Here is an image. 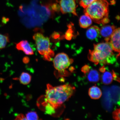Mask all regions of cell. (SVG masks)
Masks as SVG:
<instances>
[{
  "label": "cell",
  "instance_id": "1",
  "mask_svg": "<svg viewBox=\"0 0 120 120\" xmlns=\"http://www.w3.org/2000/svg\"><path fill=\"white\" fill-rule=\"evenodd\" d=\"M75 88L69 84L55 87L47 85L45 104H49L56 109L72 96Z\"/></svg>",
  "mask_w": 120,
  "mask_h": 120
},
{
  "label": "cell",
  "instance_id": "8",
  "mask_svg": "<svg viewBox=\"0 0 120 120\" xmlns=\"http://www.w3.org/2000/svg\"><path fill=\"white\" fill-rule=\"evenodd\" d=\"M100 71L102 73V82L104 84L109 85L112 83L113 79H114L116 74L114 71H110L107 70L104 66L100 68Z\"/></svg>",
  "mask_w": 120,
  "mask_h": 120
},
{
  "label": "cell",
  "instance_id": "9",
  "mask_svg": "<svg viewBox=\"0 0 120 120\" xmlns=\"http://www.w3.org/2000/svg\"><path fill=\"white\" fill-rule=\"evenodd\" d=\"M116 29L114 25H106L100 29V33L105 38L106 41H109L112 33Z\"/></svg>",
  "mask_w": 120,
  "mask_h": 120
},
{
  "label": "cell",
  "instance_id": "11",
  "mask_svg": "<svg viewBox=\"0 0 120 120\" xmlns=\"http://www.w3.org/2000/svg\"><path fill=\"white\" fill-rule=\"evenodd\" d=\"M100 34V28L96 26L90 27L87 30L86 32L87 37L91 40H94L97 38Z\"/></svg>",
  "mask_w": 120,
  "mask_h": 120
},
{
  "label": "cell",
  "instance_id": "23",
  "mask_svg": "<svg viewBox=\"0 0 120 120\" xmlns=\"http://www.w3.org/2000/svg\"><path fill=\"white\" fill-rule=\"evenodd\" d=\"M27 58L26 57H25L23 59V62L25 63H26L27 62H28V60H27Z\"/></svg>",
  "mask_w": 120,
  "mask_h": 120
},
{
  "label": "cell",
  "instance_id": "4",
  "mask_svg": "<svg viewBox=\"0 0 120 120\" xmlns=\"http://www.w3.org/2000/svg\"><path fill=\"white\" fill-rule=\"evenodd\" d=\"M33 38L39 53L43 55L46 60H50L54 53L50 48V41L48 38L45 37L41 34L38 33L34 34Z\"/></svg>",
  "mask_w": 120,
  "mask_h": 120
},
{
  "label": "cell",
  "instance_id": "22",
  "mask_svg": "<svg viewBox=\"0 0 120 120\" xmlns=\"http://www.w3.org/2000/svg\"><path fill=\"white\" fill-rule=\"evenodd\" d=\"M15 120H27L26 116L23 114H20L16 116Z\"/></svg>",
  "mask_w": 120,
  "mask_h": 120
},
{
  "label": "cell",
  "instance_id": "5",
  "mask_svg": "<svg viewBox=\"0 0 120 120\" xmlns=\"http://www.w3.org/2000/svg\"><path fill=\"white\" fill-rule=\"evenodd\" d=\"M73 62V60L70 59L67 54L61 52L57 54L53 59V65L57 70L64 71L68 68Z\"/></svg>",
  "mask_w": 120,
  "mask_h": 120
},
{
  "label": "cell",
  "instance_id": "16",
  "mask_svg": "<svg viewBox=\"0 0 120 120\" xmlns=\"http://www.w3.org/2000/svg\"><path fill=\"white\" fill-rule=\"evenodd\" d=\"M10 40L8 34H0V49L4 48L7 43L9 42Z\"/></svg>",
  "mask_w": 120,
  "mask_h": 120
},
{
  "label": "cell",
  "instance_id": "17",
  "mask_svg": "<svg viewBox=\"0 0 120 120\" xmlns=\"http://www.w3.org/2000/svg\"><path fill=\"white\" fill-rule=\"evenodd\" d=\"M26 117L27 120H38L39 117L37 113L35 112H28L26 114Z\"/></svg>",
  "mask_w": 120,
  "mask_h": 120
},
{
  "label": "cell",
  "instance_id": "19",
  "mask_svg": "<svg viewBox=\"0 0 120 120\" xmlns=\"http://www.w3.org/2000/svg\"><path fill=\"white\" fill-rule=\"evenodd\" d=\"M112 116L114 119L120 120V108L114 111L112 113Z\"/></svg>",
  "mask_w": 120,
  "mask_h": 120
},
{
  "label": "cell",
  "instance_id": "13",
  "mask_svg": "<svg viewBox=\"0 0 120 120\" xmlns=\"http://www.w3.org/2000/svg\"><path fill=\"white\" fill-rule=\"evenodd\" d=\"M88 94L91 98L94 100L100 98L102 95L101 90L96 86H93L90 88Z\"/></svg>",
  "mask_w": 120,
  "mask_h": 120
},
{
  "label": "cell",
  "instance_id": "21",
  "mask_svg": "<svg viewBox=\"0 0 120 120\" xmlns=\"http://www.w3.org/2000/svg\"><path fill=\"white\" fill-rule=\"evenodd\" d=\"M72 37V34L71 30H68L67 31L66 34V38L67 39L70 40L71 39Z\"/></svg>",
  "mask_w": 120,
  "mask_h": 120
},
{
  "label": "cell",
  "instance_id": "20",
  "mask_svg": "<svg viewBox=\"0 0 120 120\" xmlns=\"http://www.w3.org/2000/svg\"><path fill=\"white\" fill-rule=\"evenodd\" d=\"M90 69L89 66L88 65H85L82 68V71L85 75L87 73Z\"/></svg>",
  "mask_w": 120,
  "mask_h": 120
},
{
  "label": "cell",
  "instance_id": "6",
  "mask_svg": "<svg viewBox=\"0 0 120 120\" xmlns=\"http://www.w3.org/2000/svg\"><path fill=\"white\" fill-rule=\"evenodd\" d=\"M60 4L61 11L63 14L71 13L77 16L76 12V0H57Z\"/></svg>",
  "mask_w": 120,
  "mask_h": 120
},
{
  "label": "cell",
  "instance_id": "3",
  "mask_svg": "<svg viewBox=\"0 0 120 120\" xmlns=\"http://www.w3.org/2000/svg\"><path fill=\"white\" fill-rule=\"evenodd\" d=\"M84 12L97 23L105 24L109 22V4L106 0H95L85 8Z\"/></svg>",
  "mask_w": 120,
  "mask_h": 120
},
{
  "label": "cell",
  "instance_id": "10",
  "mask_svg": "<svg viewBox=\"0 0 120 120\" xmlns=\"http://www.w3.org/2000/svg\"><path fill=\"white\" fill-rule=\"evenodd\" d=\"M18 50L22 51L26 54L28 55H33L34 52L28 42L26 40H22L16 45Z\"/></svg>",
  "mask_w": 120,
  "mask_h": 120
},
{
  "label": "cell",
  "instance_id": "18",
  "mask_svg": "<svg viewBox=\"0 0 120 120\" xmlns=\"http://www.w3.org/2000/svg\"><path fill=\"white\" fill-rule=\"evenodd\" d=\"M79 0V4L81 6L85 9L95 0Z\"/></svg>",
  "mask_w": 120,
  "mask_h": 120
},
{
  "label": "cell",
  "instance_id": "2",
  "mask_svg": "<svg viewBox=\"0 0 120 120\" xmlns=\"http://www.w3.org/2000/svg\"><path fill=\"white\" fill-rule=\"evenodd\" d=\"M113 51L109 42L94 44V49L89 50L88 59L95 64H112L116 62V58Z\"/></svg>",
  "mask_w": 120,
  "mask_h": 120
},
{
  "label": "cell",
  "instance_id": "7",
  "mask_svg": "<svg viewBox=\"0 0 120 120\" xmlns=\"http://www.w3.org/2000/svg\"><path fill=\"white\" fill-rule=\"evenodd\" d=\"M109 41L113 50L119 53L120 52V28L115 29Z\"/></svg>",
  "mask_w": 120,
  "mask_h": 120
},
{
  "label": "cell",
  "instance_id": "24",
  "mask_svg": "<svg viewBox=\"0 0 120 120\" xmlns=\"http://www.w3.org/2000/svg\"><path fill=\"white\" fill-rule=\"evenodd\" d=\"M120 56V52H119V54H118V55H117L116 56V58H117L118 57Z\"/></svg>",
  "mask_w": 120,
  "mask_h": 120
},
{
  "label": "cell",
  "instance_id": "12",
  "mask_svg": "<svg viewBox=\"0 0 120 120\" xmlns=\"http://www.w3.org/2000/svg\"><path fill=\"white\" fill-rule=\"evenodd\" d=\"M86 75L87 79L90 82H96L100 80V75L96 70L93 69H90L88 72L85 74Z\"/></svg>",
  "mask_w": 120,
  "mask_h": 120
},
{
  "label": "cell",
  "instance_id": "15",
  "mask_svg": "<svg viewBox=\"0 0 120 120\" xmlns=\"http://www.w3.org/2000/svg\"><path fill=\"white\" fill-rule=\"evenodd\" d=\"M31 80V76L29 73L23 72L19 77L20 82L22 85H26L29 84Z\"/></svg>",
  "mask_w": 120,
  "mask_h": 120
},
{
  "label": "cell",
  "instance_id": "14",
  "mask_svg": "<svg viewBox=\"0 0 120 120\" xmlns=\"http://www.w3.org/2000/svg\"><path fill=\"white\" fill-rule=\"evenodd\" d=\"M79 25L83 28H87L92 23V19L89 16L86 15L81 16L79 20Z\"/></svg>",
  "mask_w": 120,
  "mask_h": 120
}]
</instances>
